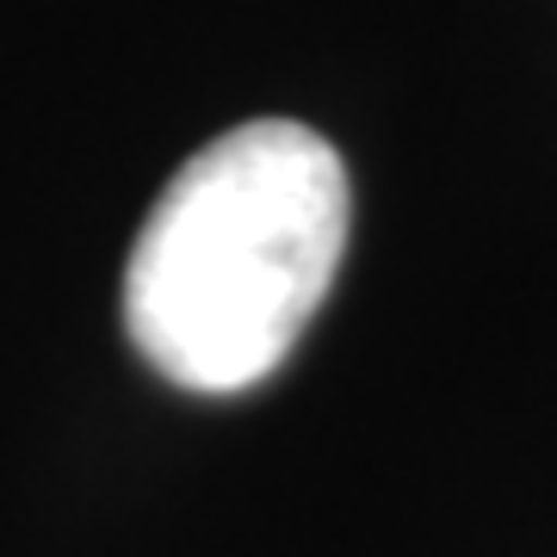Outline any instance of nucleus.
Returning <instances> with one entry per match:
<instances>
[{"label": "nucleus", "mask_w": 557, "mask_h": 557, "mask_svg": "<svg viewBox=\"0 0 557 557\" xmlns=\"http://www.w3.org/2000/svg\"><path fill=\"white\" fill-rule=\"evenodd\" d=\"M347 168L310 124L255 119L205 143L137 230L124 329L180 391H248L292 354L347 248Z\"/></svg>", "instance_id": "f257e3e1"}]
</instances>
